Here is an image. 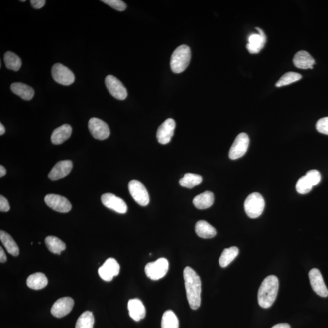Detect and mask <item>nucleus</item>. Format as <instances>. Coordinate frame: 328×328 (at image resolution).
<instances>
[{"instance_id": "f257e3e1", "label": "nucleus", "mask_w": 328, "mask_h": 328, "mask_svg": "<svg viewBox=\"0 0 328 328\" xmlns=\"http://www.w3.org/2000/svg\"><path fill=\"white\" fill-rule=\"evenodd\" d=\"M185 288L190 308L196 310L201 302V281L199 275L191 267H186L184 271Z\"/></svg>"}, {"instance_id": "f03ea898", "label": "nucleus", "mask_w": 328, "mask_h": 328, "mask_svg": "<svg viewBox=\"0 0 328 328\" xmlns=\"http://www.w3.org/2000/svg\"><path fill=\"white\" fill-rule=\"evenodd\" d=\"M279 282L275 275H269L263 280L259 289L258 300L261 308L266 309L272 307L278 294Z\"/></svg>"}, {"instance_id": "7ed1b4c3", "label": "nucleus", "mask_w": 328, "mask_h": 328, "mask_svg": "<svg viewBox=\"0 0 328 328\" xmlns=\"http://www.w3.org/2000/svg\"><path fill=\"white\" fill-rule=\"evenodd\" d=\"M191 59V51L188 46L181 45L173 52L170 67L173 73H181L188 67Z\"/></svg>"}, {"instance_id": "20e7f679", "label": "nucleus", "mask_w": 328, "mask_h": 328, "mask_svg": "<svg viewBox=\"0 0 328 328\" xmlns=\"http://www.w3.org/2000/svg\"><path fill=\"white\" fill-rule=\"evenodd\" d=\"M265 207V201L260 193L253 192L247 197L244 202V209L251 219L260 217Z\"/></svg>"}, {"instance_id": "39448f33", "label": "nucleus", "mask_w": 328, "mask_h": 328, "mask_svg": "<svg viewBox=\"0 0 328 328\" xmlns=\"http://www.w3.org/2000/svg\"><path fill=\"white\" fill-rule=\"evenodd\" d=\"M169 269V261L167 259L161 258L154 262L148 263L145 271L147 276L152 280H158L165 276Z\"/></svg>"}, {"instance_id": "423d86ee", "label": "nucleus", "mask_w": 328, "mask_h": 328, "mask_svg": "<svg viewBox=\"0 0 328 328\" xmlns=\"http://www.w3.org/2000/svg\"><path fill=\"white\" fill-rule=\"evenodd\" d=\"M51 73L54 81L58 84L68 86L75 81V76L72 71L61 63L54 65Z\"/></svg>"}, {"instance_id": "0eeeda50", "label": "nucleus", "mask_w": 328, "mask_h": 328, "mask_svg": "<svg viewBox=\"0 0 328 328\" xmlns=\"http://www.w3.org/2000/svg\"><path fill=\"white\" fill-rule=\"evenodd\" d=\"M128 189L132 197L142 206H146L150 202L148 192L144 185L139 181L132 180L128 184Z\"/></svg>"}, {"instance_id": "6e6552de", "label": "nucleus", "mask_w": 328, "mask_h": 328, "mask_svg": "<svg viewBox=\"0 0 328 328\" xmlns=\"http://www.w3.org/2000/svg\"><path fill=\"white\" fill-rule=\"evenodd\" d=\"M249 137L247 134H239L230 149L228 154L230 159L236 160L243 156L249 148Z\"/></svg>"}, {"instance_id": "1a4fd4ad", "label": "nucleus", "mask_w": 328, "mask_h": 328, "mask_svg": "<svg viewBox=\"0 0 328 328\" xmlns=\"http://www.w3.org/2000/svg\"><path fill=\"white\" fill-rule=\"evenodd\" d=\"M88 128L94 138L104 140L109 136L110 129L107 124L98 118H92L88 122Z\"/></svg>"}, {"instance_id": "9d476101", "label": "nucleus", "mask_w": 328, "mask_h": 328, "mask_svg": "<svg viewBox=\"0 0 328 328\" xmlns=\"http://www.w3.org/2000/svg\"><path fill=\"white\" fill-rule=\"evenodd\" d=\"M45 201L47 205L53 210L67 213L72 209L70 201L63 196L57 194H48L45 198Z\"/></svg>"}, {"instance_id": "9b49d317", "label": "nucleus", "mask_w": 328, "mask_h": 328, "mask_svg": "<svg viewBox=\"0 0 328 328\" xmlns=\"http://www.w3.org/2000/svg\"><path fill=\"white\" fill-rule=\"evenodd\" d=\"M105 82L107 89L113 97L118 100H124L127 97V90L116 77L112 75L107 76Z\"/></svg>"}, {"instance_id": "f8f14e48", "label": "nucleus", "mask_w": 328, "mask_h": 328, "mask_svg": "<svg viewBox=\"0 0 328 328\" xmlns=\"http://www.w3.org/2000/svg\"><path fill=\"white\" fill-rule=\"evenodd\" d=\"M101 201L107 208L112 209L117 213L125 214L128 211V206L125 201L111 193H106L102 195Z\"/></svg>"}, {"instance_id": "ddd939ff", "label": "nucleus", "mask_w": 328, "mask_h": 328, "mask_svg": "<svg viewBox=\"0 0 328 328\" xmlns=\"http://www.w3.org/2000/svg\"><path fill=\"white\" fill-rule=\"evenodd\" d=\"M120 265L115 259H107L103 266L99 267L98 273L99 276L106 282H110L119 274Z\"/></svg>"}, {"instance_id": "4468645a", "label": "nucleus", "mask_w": 328, "mask_h": 328, "mask_svg": "<svg viewBox=\"0 0 328 328\" xmlns=\"http://www.w3.org/2000/svg\"><path fill=\"white\" fill-rule=\"evenodd\" d=\"M310 284L314 292L322 297L328 296V289L325 285L323 277L318 269L314 268L309 272Z\"/></svg>"}, {"instance_id": "2eb2a0df", "label": "nucleus", "mask_w": 328, "mask_h": 328, "mask_svg": "<svg viewBox=\"0 0 328 328\" xmlns=\"http://www.w3.org/2000/svg\"><path fill=\"white\" fill-rule=\"evenodd\" d=\"M175 127L176 123L172 118L165 120L157 131L156 137L158 142L162 145L169 144L174 135Z\"/></svg>"}, {"instance_id": "dca6fc26", "label": "nucleus", "mask_w": 328, "mask_h": 328, "mask_svg": "<svg viewBox=\"0 0 328 328\" xmlns=\"http://www.w3.org/2000/svg\"><path fill=\"white\" fill-rule=\"evenodd\" d=\"M74 301L72 298L66 297L57 300L51 308V313L57 318H62L72 311Z\"/></svg>"}, {"instance_id": "f3484780", "label": "nucleus", "mask_w": 328, "mask_h": 328, "mask_svg": "<svg viewBox=\"0 0 328 328\" xmlns=\"http://www.w3.org/2000/svg\"><path fill=\"white\" fill-rule=\"evenodd\" d=\"M258 34H252L248 38L246 48L250 54H258L264 48L266 43V36L263 30L256 27Z\"/></svg>"}, {"instance_id": "a211bd4d", "label": "nucleus", "mask_w": 328, "mask_h": 328, "mask_svg": "<svg viewBox=\"0 0 328 328\" xmlns=\"http://www.w3.org/2000/svg\"><path fill=\"white\" fill-rule=\"evenodd\" d=\"M73 167V162L69 160L57 162L49 173L48 177L52 181L65 178L70 174Z\"/></svg>"}, {"instance_id": "6ab92c4d", "label": "nucleus", "mask_w": 328, "mask_h": 328, "mask_svg": "<svg viewBox=\"0 0 328 328\" xmlns=\"http://www.w3.org/2000/svg\"><path fill=\"white\" fill-rule=\"evenodd\" d=\"M128 309L129 316L134 321L139 322L145 318L146 310L145 306L139 299H134L129 300Z\"/></svg>"}, {"instance_id": "aec40b11", "label": "nucleus", "mask_w": 328, "mask_h": 328, "mask_svg": "<svg viewBox=\"0 0 328 328\" xmlns=\"http://www.w3.org/2000/svg\"><path fill=\"white\" fill-rule=\"evenodd\" d=\"M294 65L300 69H313L315 60L307 51L297 52L293 58Z\"/></svg>"}, {"instance_id": "412c9836", "label": "nucleus", "mask_w": 328, "mask_h": 328, "mask_svg": "<svg viewBox=\"0 0 328 328\" xmlns=\"http://www.w3.org/2000/svg\"><path fill=\"white\" fill-rule=\"evenodd\" d=\"M72 134V128L68 124L54 129L51 135V142L54 145H60L67 140Z\"/></svg>"}, {"instance_id": "4be33fe9", "label": "nucleus", "mask_w": 328, "mask_h": 328, "mask_svg": "<svg viewBox=\"0 0 328 328\" xmlns=\"http://www.w3.org/2000/svg\"><path fill=\"white\" fill-rule=\"evenodd\" d=\"M10 89L15 95L26 101L31 100L35 94L34 90L31 87L21 82L13 83L11 85Z\"/></svg>"}, {"instance_id": "5701e85b", "label": "nucleus", "mask_w": 328, "mask_h": 328, "mask_svg": "<svg viewBox=\"0 0 328 328\" xmlns=\"http://www.w3.org/2000/svg\"><path fill=\"white\" fill-rule=\"evenodd\" d=\"M195 232L198 236L204 239H211L217 235L216 228L205 220L197 222L195 225Z\"/></svg>"}, {"instance_id": "b1692460", "label": "nucleus", "mask_w": 328, "mask_h": 328, "mask_svg": "<svg viewBox=\"0 0 328 328\" xmlns=\"http://www.w3.org/2000/svg\"><path fill=\"white\" fill-rule=\"evenodd\" d=\"M48 278L43 273L37 272L30 275L27 278L26 284L29 288L34 290H40V289L45 288L48 285Z\"/></svg>"}, {"instance_id": "393cba45", "label": "nucleus", "mask_w": 328, "mask_h": 328, "mask_svg": "<svg viewBox=\"0 0 328 328\" xmlns=\"http://www.w3.org/2000/svg\"><path fill=\"white\" fill-rule=\"evenodd\" d=\"M214 202V195L211 191H206L196 196L193 203L197 209H205L210 208Z\"/></svg>"}, {"instance_id": "a878e982", "label": "nucleus", "mask_w": 328, "mask_h": 328, "mask_svg": "<svg viewBox=\"0 0 328 328\" xmlns=\"http://www.w3.org/2000/svg\"><path fill=\"white\" fill-rule=\"evenodd\" d=\"M0 240L6 249L8 253L13 256H17L20 253L18 245L9 234L4 231H0Z\"/></svg>"}, {"instance_id": "bb28decb", "label": "nucleus", "mask_w": 328, "mask_h": 328, "mask_svg": "<svg viewBox=\"0 0 328 328\" xmlns=\"http://www.w3.org/2000/svg\"><path fill=\"white\" fill-rule=\"evenodd\" d=\"M45 244L49 251L55 254L60 255L67 246L65 242L56 236H49L45 239Z\"/></svg>"}, {"instance_id": "cd10ccee", "label": "nucleus", "mask_w": 328, "mask_h": 328, "mask_svg": "<svg viewBox=\"0 0 328 328\" xmlns=\"http://www.w3.org/2000/svg\"><path fill=\"white\" fill-rule=\"evenodd\" d=\"M239 254V249L236 247H231L223 250L220 255L219 263L220 267H226L237 257Z\"/></svg>"}, {"instance_id": "c85d7f7f", "label": "nucleus", "mask_w": 328, "mask_h": 328, "mask_svg": "<svg viewBox=\"0 0 328 328\" xmlns=\"http://www.w3.org/2000/svg\"><path fill=\"white\" fill-rule=\"evenodd\" d=\"M4 61L5 67L9 70L18 71L21 68L22 62L20 58L12 52H5Z\"/></svg>"}, {"instance_id": "c756f323", "label": "nucleus", "mask_w": 328, "mask_h": 328, "mask_svg": "<svg viewBox=\"0 0 328 328\" xmlns=\"http://www.w3.org/2000/svg\"><path fill=\"white\" fill-rule=\"evenodd\" d=\"M162 328H179V320L172 311H165L162 316Z\"/></svg>"}, {"instance_id": "7c9ffc66", "label": "nucleus", "mask_w": 328, "mask_h": 328, "mask_svg": "<svg viewBox=\"0 0 328 328\" xmlns=\"http://www.w3.org/2000/svg\"><path fill=\"white\" fill-rule=\"evenodd\" d=\"M203 181L202 176L194 173H186L183 178L180 180V184L181 186L192 189L196 186L201 183Z\"/></svg>"}, {"instance_id": "2f4dec72", "label": "nucleus", "mask_w": 328, "mask_h": 328, "mask_svg": "<svg viewBox=\"0 0 328 328\" xmlns=\"http://www.w3.org/2000/svg\"><path fill=\"white\" fill-rule=\"evenodd\" d=\"M95 318L91 311H85L82 314L76 324V328H93Z\"/></svg>"}, {"instance_id": "473e14b6", "label": "nucleus", "mask_w": 328, "mask_h": 328, "mask_svg": "<svg viewBox=\"0 0 328 328\" xmlns=\"http://www.w3.org/2000/svg\"><path fill=\"white\" fill-rule=\"evenodd\" d=\"M302 77L301 74L299 73L295 72L286 73L283 74L281 78L278 80V81L275 84V86L277 87L286 86V85L299 81L300 79H302Z\"/></svg>"}, {"instance_id": "72a5a7b5", "label": "nucleus", "mask_w": 328, "mask_h": 328, "mask_svg": "<svg viewBox=\"0 0 328 328\" xmlns=\"http://www.w3.org/2000/svg\"><path fill=\"white\" fill-rule=\"evenodd\" d=\"M313 187V185L311 184L305 175L298 180L296 186L297 191L300 194H308L312 190Z\"/></svg>"}, {"instance_id": "f704fd0d", "label": "nucleus", "mask_w": 328, "mask_h": 328, "mask_svg": "<svg viewBox=\"0 0 328 328\" xmlns=\"http://www.w3.org/2000/svg\"><path fill=\"white\" fill-rule=\"evenodd\" d=\"M306 177L310 181L313 186H317L321 181V175L319 171L316 170H311L309 171L305 175Z\"/></svg>"}, {"instance_id": "c9c22d12", "label": "nucleus", "mask_w": 328, "mask_h": 328, "mask_svg": "<svg viewBox=\"0 0 328 328\" xmlns=\"http://www.w3.org/2000/svg\"><path fill=\"white\" fill-rule=\"evenodd\" d=\"M101 1L108 4L110 7L113 8V9L120 11V12L126 9V4L123 1H121V0H103Z\"/></svg>"}, {"instance_id": "e433bc0d", "label": "nucleus", "mask_w": 328, "mask_h": 328, "mask_svg": "<svg viewBox=\"0 0 328 328\" xmlns=\"http://www.w3.org/2000/svg\"><path fill=\"white\" fill-rule=\"evenodd\" d=\"M316 129L320 133L328 135V117L319 119L316 124Z\"/></svg>"}, {"instance_id": "4c0bfd02", "label": "nucleus", "mask_w": 328, "mask_h": 328, "mask_svg": "<svg viewBox=\"0 0 328 328\" xmlns=\"http://www.w3.org/2000/svg\"><path fill=\"white\" fill-rule=\"evenodd\" d=\"M10 205L8 200L3 196H0V211L8 212L10 210Z\"/></svg>"}, {"instance_id": "58836bf2", "label": "nucleus", "mask_w": 328, "mask_h": 328, "mask_svg": "<svg viewBox=\"0 0 328 328\" xmlns=\"http://www.w3.org/2000/svg\"><path fill=\"white\" fill-rule=\"evenodd\" d=\"M31 4L32 7L36 9H40L46 4L45 0H31Z\"/></svg>"}, {"instance_id": "ea45409f", "label": "nucleus", "mask_w": 328, "mask_h": 328, "mask_svg": "<svg viewBox=\"0 0 328 328\" xmlns=\"http://www.w3.org/2000/svg\"><path fill=\"white\" fill-rule=\"evenodd\" d=\"M7 260L6 255L4 251V250L2 249V248L0 247V262L1 263H4L5 262H6Z\"/></svg>"}, {"instance_id": "a19ab883", "label": "nucleus", "mask_w": 328, "mask_h": 328, "mask_svg": "<svg viewBox=\"0 0 328 328\" xmlns=\"http://www.w3.org/2000/svg\"><path fill=\"white\" fill-rule=\"evenodd\" d=\"M271 328H291V327L288 324H279L274 325Z\"/></svg>"}, {"instance_id": "79ce46f5", "label": "nucleus", "mask_w": 328, "mask_h": 328, "mask_svg": "<svg viewBox=\"0 0 328 328\" xmlns=\"http://www.w3.org/2000/svg\"><path fill=\"white\" fill-rule=\"evenodd\" d=\"M6 170H5V168L2 166V165H1V166H0V177H3V176L6 174Z\"/></svg>"}, {"instance_id": "37998d69", "label": "nucleus", "mask_w": 328, "mask_h": 328, "mask_svg": "<svg viewBox=\"0 0 328 328\" xmlns=\"http://www.w3.org/2000/svg\"><path fill=\"white\" fill-rule=\"evenodd\" d=\"M5 129L2 123H0V136H2L5 133Z\"/></svg>"}, {"instance_id": "c03bdc74", "label": "nucleus", "mask_w": 328, "mask_h": 328, "mask_svg": "<svg viewBox=\"0 0 328 328\" xmlns=\"http://www.w3.org/2000/svg\"><path fill=\"white\" fill-rule=\"evenodd\" d=\"M21 1V2H25V1H26V0H21V1Z\"/></svg>"}]
</instances>
